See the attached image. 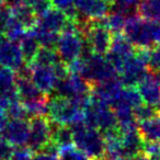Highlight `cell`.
<instances>
[{
  "mask_svg": "<svg viewBox=\"0 0 160 160\" xmlns=\"http://www.w3.org/2000/svg\"><path fill=\"white\" fill-rule=\"evenodd\" d=\"M53 123V129H52V139L51 142L55 145L57 148L67 146L72 144V131L67 125H58Z\"/></svg>",
  "mask_w": 160,
  "mask_h": 160,
  "instance_id": "cell-24",
  "label": "cell"
},
{
  "mask_svg": "<svg viewBox=\"0 0 160 160\" xmlns=\"http://www.w3.org/2000/svg\"><path fill=\"white\" fill-rule=\"evenodd\" d=\"M53 123L47 116H34L29 122V138L27 146L34 153L43 150L51 142Z\"/></svg>",
  "mask_w": 160,
  "mask_h": 160,
  "instance_id": "cell-6",
  "label": "cell"
},
{
  "mask_svg": "<svg viewBox=\"0 0 160 160\" xmlns=\"http://www.w3.org/2000/svg\"><path fill=\"white\" fill-rule=\"evenodd\" d=\"M24 57L18 42H13L5 36L0 38V66H5L18 71L24 66Z\"/></svg>",
  "mask_w": 160,
  "mask_h": 160,
  "instance_id": "cell-11",
  "label": "cell"
},
{
  "mask_svg": "<svg viewBox=\"0 0 160 160\" xmlns=\"http://www.w3.org/2000/svg\"><path fill=\"white\" fill-rule=\"evenodd\" d=\"M30 71V79L44 94H51L55 89L57 78L54 72L53 66L40 65L31 62L28 64Z\"/></svg>",
  "mask_w": 160,
  "mask_h": 160,
  "instance_id": "cell-9",
  "label": "cell"
},
{
  "mask_svg": "<svg viewBox=\"0 0 160 160\" xmlns=\"http://www.w3.org/2000/svg\"><path fill=\"white\" fill-rule=\"evenodd\" d=\"M0 134L14 147L24 146L29 138V122L25 118H11Z\"/></svg>",
  "mask_w": 160,
  "mask_h": 160,
  "instance_id": "cell-13",
  "label": "cell"
},
{
  "mask_svg": "<svg viewBox=\"0 0 160 160\" xmlns=\"http://www.w3.org/2000/svg\"><path fill=\"white\" fill-rule=\"evenodd\" d=\"M149 73L147 64L137 53L126 58L118 72V80L124 87H136Z\"/></svg>",
  "mask_w": 160,
  "mask_h": 160,
  "instance_id": "cell-8",
  "label": "cell"
},
{
  "mask_svg": "<svg viewBox=\"0 0 160 160\" xmlns=\"http://www.w3.org/2000/svg\"><path fill=\"white\" fill-rule=\"evenodd\" d=\"M83 38L92 52L100 55H105L111 45L112 36L108 28L102 24L101 20H87L83 29Z\"/></svg>",
  "mask_w": 160,
  "mask_h": 160,
  "instance_id": "cell-5",
  "label": "cell"
},
{
  "mask_svg": "<svg viewBox=\"0 0 160 160\" xmlns=\"http://www.w3.org/2000/svg\"><path fill=\"white\" fill-rule=\"evenodd\" d=\"M34 152L28 146H19L14 148L11 160H32Z\"/></svg>",
  "mask_w": 160,
  "mask_h": 160,
  "instance_id": "cell-38",
  "label": "cell"
},
{
  "mask_svg": "<svg viewBox=\"0 0 160 160\" xmlns=\"http://www.w3.org/2000/svg\"><path fill=\"white\" fill-rule=\"evenodd\" d=\"M133 114L135 118L136 122H142V121L148 120V118H152V116L159 114V111L157 109H155L153 107L146 104V103H140L139 105H137L136 108L133 109Z\"/></svg>",
  "mask_w": 160,
  "mask_h": 160,
  "instance_id": "cell-33",
  "label": "cell"
},
{
  "mask_svg": "<svg viewBox=\"0 0 160 160\" xmlns=\"http://www.w3.org/2000/svg\"><path fill=\"white\" fill-rule=\"evenodd\" d=\"M1 36H2V33H1V32H0V38H1Z\"/></svg>",
  "mask_w": 160,
  "mask_h": 160,
  "instance_id": "cell-46",
  "label": "cell"
},
{
  "mask_svg": "<svg viewBox=\"0 0 160 160\" xmlns=\"http://www.w3.org/2000/svg\"><path fill=\"white\" fill-rule=\"evenodd\" d=\"M59 160H91L85 152L73 146V144L58 148Z\"/></svg>",
  "mask_w": 160,
  "mask_h": 160,
  "instance_id": "cell-30",
  "label": "cell"
},
{
  "mask_svg": "<svg viewBox=\"0 0 160 160\" xmlns=\"http://www.w3.org/2000/svg\"><path fill=\"white\" fill-rule=\"evenodd\" d=\"M72 131V144L85 152L91 160H107L104 150V138L99 129L89 127L85 122L69 126Z\"/></svg>",
  "mask_w": 160,
  "mask_h": 160,
  "instance_id": "cell-1",
  "label": "cell"
},
{
  "mask_svg": "<svg viewBox=\"0 0 160 160\" xmlns=\"http://www.w3.org/2000/svg\"><path fill=\"white\" fill-rule=\"evenodd\" d=\"M142 151L150 160H160V142H144Z\"/></svg>",
  "mask_w": 160,
  "mask_h": 160,
  "instance_id": "cell-35",
  "label": "cell"
},
{
  "mask_svg": "<svg viewBox=\"0 0 160 160\" xmlns=\"http://www.w3.org/2000/svg\"><path fill=\"white\" fill-rule=\"evenodd\" d=\"M25 32H27V30L23 28V25L11 14L5 29H3L2 34H5V38H8V40L13 41V42H19L25 34Z\"/></svg>",
  "mask_w": 160,
  "mask_h": 160,
  "instance_id": "cell-27",
  "label": "cell"
},
{
  "mask_svg": "<svg viewBox=\"0 0 160 160\" xmlns=\"http://www.w3.org/2000/svg\"><path fill=\"white\" fill-rule=\"evenodd\" d=\"M155 44H157L158 46H160V23L156 24L155 29Z\"/></svg>",
  "mask_w": 160,
  "mask_h": 160,
  "instance_id": "cell-43",
  "label": "cell"
},
{
  "mask_svg": "<svg viewBox=\"0 0 160 160\" xmlns=\"http://www.w3.org/2000/svg\"><path fill=\"white\" fill-rule=\"evenodd\" d=\"M47 118L55 124L70 126L76 123L83 122V110L70 99L56 96L52 99L48 98Z\"/></svg>",
  "mask_w": 160,
  "mask_h": 160,
  "instance_id": "cell-3",
  "label": "cell"
},
{
  "mask_svg": "<svg viewBox=\"0 0 160 160\" xmlns=\"http://www.w3.org/2000/svg\"><path fill=\"white\" fill-rule=\"evenodd\" d=\"M17 75L14 70L5 66H0V91L16 89Z\"/></svg>",
  "mask_w": 160,
  "mask_h": 160,
  "instance_id": "cell-32",
  "label": "cell"
},
{
  "mask_svg": "<svg viewBox=\"0 0 160 160\" xmlns=\"http://www.w3.org/2000/svg\"><path fill=\"white\" fill-rule=\"evenodd\" d=\"M123 85L118 78L103 81L100 83L90 86V96L99 102H102L111 107L118 96L120 94Z\"/></svg>",
  "mask_w": 160,
  "mask_h": 160,
  "instance_id": "cell-14",
  "label": "cell"
},
{
  "mask_svg": "<svg viewBox=\"0 0 160 160\" xmlns=\"http://www.w3.org/2000/svg\"><path fill=\"white\" fill-rule=\"evenodd\" d=\"M147 68L150 73H157L160 71V46L151 47L148 51Z\"/></svg>",
  "mask_w": 160,
  "mask_h": 160,
  "instance_id": "cell-34",
  "label": "cell"
},
{
  "mask_svg": "<svg viewBox=\"0 0 160 160\" xmlns=\"http://www.w3.org/2000/svg\"><path fill=\"white\" fill-rule=\"evenodd\" d=\"M8 118H7V114H6V112L3 111H0V133L2 132L3 127L6 126V124H7L8 122Z\"/></svg>",
  "mask_w": 160,
  "mask_h": 160,
  "instance_id": "cell-42",
  "label": "cell"
},
{
  "mask_svg": "<svg viewBox=\"0 0 160 160\" xmlns=\"http://www.w3.org/2000/svg\"><path fill=\"white\" fill-rule=\"evenodd\" d=\"M6 114L11 118H25L28 116L23 104L19 100L12 102L6 111Z\"/></svg>",
  "mask_w": 160,
  "mask_h": 160,
  "instance_id": "cell-36",
  "label": "cell"
},
{
  "mask_svg": "<svg viewBox=\"0 0 160 160\" xmlns=\"http://www.w3.org/2000/svg\"><path fill=\"white\" fill-rule=\"evenodd\" d=\"M32 32H33V34L35 35L36 40L38 41L41 46L55 48V45H56V42H57L58 36H59V33L46 31V30L41 29V28L36 27V25L32 29Z\"/></svg>",
  "mask_w": 160,
  "mask_h": 160,
  "instance_id": "cell-29",
  "label": "cell"
},
{
  "mask_svg": "<svg viewBox=\"0 0 160 160\" xmlns=\"http://www.w3.org/2000/svg\"><path fill=\"white\" fill-rule=\"evenodd\" d=\"M78 20H99L107 16L111 9L109 0H75Z\"/></svg>",
  "mask_w": 160,
  "mask_h": 160,
  "instance_id": "cell-12",
  "label": "cell"
},
{
  "mask_svg": "<svg viewBox=\"0 0 160 160\" xmlns=\"http://www.w3.org/2000/svg\"><path fill=\"white\" fill-rule=\"evenodd\" d=\"M107 160H131L129 158L124 157V156H121V157H115V158H111V159H107Z\"/></svg>",
  "mask_w": 160,
  "mask_h": 160,
  "instance_id": "cell-45",
  "label": "cell"
},
{
  "mask_svg": "<svg viewBox=\"0 0 160 160\" xmlns=\"http://www.w3.org/2000/svg\"><path fill=\"white\" fill-rule=\"evenodd\" d=\"M11 14L23 25L25 30H31L35 27L38 17L29 5H20L10 8Z\"/></svg>",
  "mask_w": 160,
  "mask_h": 160,
  "instance_id": "cell-21",
  "label": "cell"
},
{
  "mask_svg": "<svg viewBox=\"0 0 160 160\" xmlns=\"http://www.w3.org/2000/svg\"><path fill=\"white\" fill-rule=\"evenodd\" d=\"M67 20L68 19L65 16L64 12L52 7L42 16L38 17V21H36L35 25L43 30H46V31L60 33L64 29Z\"/></svg>",
  "mask_w": 160,
  "mask_h": 160,
  "instance_id": "cell-16",
  "label": "cell"
},
{
  "mask_svg": "<svg viewBox=\"0 0 160 160\" xmlns=\"http://www.w3.org/2000/svg\"><path fill=\"white\" fill-rule=\"evenodd\" d=\"M22 104L25 109L28 116H47L48 113V96L34 100L22 101Z\"/></svg>",
  "mask_w": 160,
  "mask_h": 160,
  "instance_id": "cell-25",
  "label": "cell"
},
{
  "mask_svg": "<svg viewBox=\"0 0 160 160\" xmlns=\"http://www.w3.org/2000/svg\"><path fill=\"white\" fill-rule=\"evenodd\" d=\"M137 129L144 142H160V113L148 120L138 122Z\"/></svg>",
  "mask_w": 160,
  "mask_h": 160,
  "instance_id": "cell-19",
  "label": "cell"
},
{
  "mask_svg": "<svg viewBox=\"0 0 160 160\" xmlns=\"http://www.w3.org/2000/svg\"><path fill=\"white\" fill-rule=\"evenodd\" d=\"M54 91L57 93L56 96L70 99L81 94L90 93V85L81 76L69 73L68 77L65 79L57 80Z\"/></svg>",
  "mask_w": 160,
  "mask_h": 160,
  "instance_id": "cell-10",
  "label": "cell"
},
{
  "mask_svg": "<svg viewBox=\"0 0 160 160\" xmlns=\"http://www.w3.org/2000/svg\"><path fill=\"white\" fill-rule=\"evenodd\" d=\"M142 102L160 110V83L153 73L149 72L144 79L136 86Z\"/></svg>",
  "mask_w": 160,
  "mask_h": 160,
  "instance_id": "cell-15",
  "label": "cell"
},
{
  "mask_svg": "<svg viewBox=\"0 0 160 160\" xmlns=\"http://www.w3.org/2000/svg\"><path fill=\"white\" fill-rule=\"evenodd\" d=\"M82 78L90 86L118 78V71L109 62L104 55L93 53L86 59Z\"/></svg>",
  "mask_w": 160,
  "mask_h": 160,
  "instance_id": "cell-4",
  "label": "cell"
},
{
  "mask_svg": "<svg viewBox=\"0 0 160 160\" xmlns=\"http://www.w3.org/2000/svg\"><path fill=\"white\" fill-rule=\"evenodd\" d=\"M131 160H150V159H149V158L147 157L142 151H140V152H138L137 155H135L134 157H132Z\"/></svg>",
  "mask_w": 160,
  "mask_h": 160,
  "instance_id": "cell-44",
  "label": "cell"
},
{
  "mask_svg": "<svg viewBox=\"0 0 160 160\" xmlns=\"http://www.w3.org/2000/svg\"><path fill=\"white\" fill-rule=\"evenodd\" d=\"M53 69L54 72H55V76L57 78V80H62L65 79L66 77L69 76V69H68V65L65 64L62 60H58L55 65H53Z\"/></svg>",
  "mask_w": 160,
  "mask_h": 160,
  "instance_id": "cell-40",
  "label": "cell"
},
{
  "mask_svg": "<svg viewBox=\"0 0 160 160\" xmlns=\"http://www.w3.org/2000/svg\"><path fill=\"white\" fill-rule=\"evenodd\" d=\"M19 42H20L19 46H20V49H21V52H22L24 60L29 64V62H31L32 60H33L34 56L36 55L38 48L41 47L40 43H38L35 35H34L33 32H32V29L28 30Z\"/></svg>",
  "mask_w": 160,
  "mask_h": 160,
  "instance_id": "cell-22",
  "label": "cell"
},
{
  "mask_svg": "<svg viewBox=\"0 0 160 160\" xmlns=\"http://www.w3.org/2000/svg\"><path fill=\"white\" fill-rule=\"evenodd\" d=\"M122 133V146H123V155L131 159L135 155L142 151V142L139 133H138L137 126L121 131Z\"/></svg>",
  "mask_w": 160,
  "mask_h": 160,
  "instance_id": "cell-17",
  "label": "cell"
},
{
  "mask_svg": "<svg viewBox=\"0 0 160 160\" xmlns=\"http://www.w3.org/2000/svg\"><path fill=\"white\" fill-rule=\"evenodd\" d=\"M100 20L102 22V24L111 31V33L115 34L123 32V29L125 27V22H126V17L118 11L110 10L109 13L104 18L100 19Z\"/></svg>",
  "mask_w": 160,
  "mask_h": 160,
  "instance_id": "cell-26",
  "label": "cell"
},
{
  "mask_svg": "<svg viewBox=\"0 0 160 160\" xmlns=\"http://www.w3.org/2000/svg\"><path fill=\"white\" fill-rule=\"evenodd\" d=\"M85 38L81 34L60 32L55 45V51L62 62L68 65L81 55Z\"/></svg>",
  "mask_w": 160,
  "mask_h": 160,
  "instance_id": "cell-7",
  "label": "cell"
},
{
  "mask_svg": "<svg viewBox=\"0 0 160 160\" xmlns=\"http://www.w3.org/2000/svg\"><path fill=\"white\" fill-rule=\"evenodd\" d=\"M14 147L3 137H0V160H11Z\"/></svg>",
  "mask_w": 160,
  "mask_h": 160,
  "instance_id": "cell-39",
  "label": "cell"
},
{
  "mask_svg": "<svg viewBox=\"0 0 160 160\" xmlns=\"http://www.w3.org/2000/svg\"><path fill=\"white\" fill-rule=\"evenodd\" d=\"M6 5L9 8H13L20 5H29L30 0H5Z\"/></svg>",
  "mask_w": 160,
  "mask_h": 160,
  "instance_id": "cell-41",
  "label": "cell"
},
{
  "mask_svg": "<svg viewBox=\"0 0 160 160\" xmlns=\"http://www.w3.org/2000/svg\"><path fill=\"white\" fill-rule=\"evenodd\" d=\"M137 14L151 22L160 23V0H140Z\"/></svg>",
  "mask_w": 160,
  "mask_h": 160,
  "instance_id": "cell-23",
  "label": "cell"
},
{
  "mask_svg": "<svg viewBox=\"0 0 160 160\" xmlns=\"http://www.w3.org/2000/svg\"><path fill=\"white\" fill-rule=\"evenodd\" d=\"M16 88L17 91H18L19 99H21V101L34 100V99L47 96V94H44L42 91L38 90V88L34 85L33 81L28 76L18 75L16 79Z\"/></svg>",
  "mask_w": 160,
  "mask_h": 160,
  "instance_id": "cell-18",
  "label": "cell"
},
{
  "mask_svg": "<svg viewBox=\"0 0 160 160\" xmlns=\"http://www.w3.org/2000/svg\"><path fill=\"white\" fill-rule=\"evenodd\" d=\"M29 6L32 8L36 17L42 16L43 13H45L47 10L53 7L51 0H30Z\"/></svg>",
  "mask_w": 160,
  "mask_h": 160,
  "instance_id": "cell-37",
  "label": "cell"
},
{
  "mask_svg": "<svg viewBox=\"0 0 160 160\" xmlns=\"http://www.w3.org/2000/svg\"><path fill=\"white\" fill-rule=\"evenodd\" d=\"M51 1L52 6L64 12L67 19L76 21L79 19V14L75 6V0H51Z\"/></svg>",
  "mask_w": 160,
  "mask_h": 160,
  "instance_id": "cell-31",
  "label": "cell"
},
{
  "mask_svg": "<svg viewBox=\"0 0 160 160\" xmlns=\"http://www.w3.org/2000/svg\"><path fill=\"white\" fill-rule=\"evenodd\" d=\"M108 52L122 59H126L135 53V46L123 33H115L112 36L111 45Z\"/></svg>",
  "mask_w": 160,
  "mask_h": 160,
  "instance_id": "cell-20",
  "label": "cell"
},
{
  "mask_svg": "<svg viewBox=\"0 0 160 160\" xmlns=\"http://www.w3.org/2000/svg\"><path fill=\"white\" fill-rule=\"evenodd\" d=\"M58 60H60V59H59V57H58L57 53H56L55 48L41 46L40 48H38L36 55L34 56L32 62H35V64H40V65L53 66Z\"/></svg>",
  "mask_w": 160,
  "mask_h": 160,
  "instance_id": "cell-28",
  "label": "cell"
},
{
  "mask_svg": "<svg viewBox=\"0 0 160 160\" xmlns=\"http://www.w3.org/2000/svg\"><path fill=\"white\" fill-rule=\"evenodd\" d=\"M156 22L142 19L137 13L126 18L123 34L135 48H151L155 46Z\"/></svg>",
  "mask_w": 160,
  "mask_h": 160,
  "instance_id": "cell-2",
  "label": "cell"
}]
</instances>
